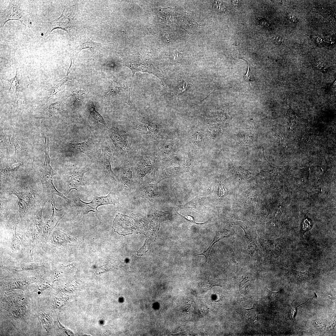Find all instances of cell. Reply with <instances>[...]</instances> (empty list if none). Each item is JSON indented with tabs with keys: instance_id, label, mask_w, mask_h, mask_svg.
I'll use <instances>...</instances> for the list:
<instances>
[{
	"instance_id": "1",
	"label": "cell",
	"mask_w": 336,
	"mask_h": 336,
	"mask_svg": "<svg viewBox=\"0 0 336 336\" xmlns=\"http://www.w3.org/2000/svg\"><path fill=\"white\" fill-rule=\"evenodd\" d=\"M9 192L17 198L19 215L23 217L35 203V194L31 185L26 182H20L17 183Z\"/></svg>"
},
{
	"instance_id": "2",
	"label": "cell",
	"mask_w": 336,
	"mask_h": 336,
	"mask_svg": "<svg viewBox=\"0 0 336 336\" xmlns=\"http://www.w3.org/2000/svg\"><path fill=\"white\" fill-rule=\"evenodd\" d=\"M118 203L117 196L113 193L110 192L105 196H94L91 201L86 203L82 201L79 197L75 201L78 214L84 215L92 212L97 213V208L102 205L113 204Z\"/></svg>"
},
{
	"instance_id": "3",
	"label": "cell",
	"mask_w": 336,
	"mask_h": 336,
	"mask_svg": "<svg viewBox=\"0 0 336 336\" xmlns=\"http://www.w3.org/2000/svg\"><path fill=\"white\" fill-rule=\"evenodd\" d=\"M124 64L131 70L132 78L135 73L138 71L152 74L161 80L163 78L164 76L160 71L155 67L150 61L140 55H133L128 57L125 60Z\"/></svg>"
},
{
	"instance_id": "4",
	"label": "cell",
	"mask_w": 336,
	"mask_h": 336,
	"mask_svg": "<svg viewBox=\"0 0 336 336\" xmlns=\"http://www.w3.org/2000/svg\"><path fill=\"white\" fill-rule=\"evenodd\" d=\"M89 170V168L86 167H75L67 171L63 181L67 194L72 190L78 191L79 187L84 185L83 176Z\"/></svg>"
},
{
	"instance_id": "5",
	"label": "cell",
	"mask_w": 336,
	"mask_h": 336,
	"mask_svg": "<svg viewBox=\"0 0 336 336\" xmlns=\"http://www.w3.org/2000/svg\"><path fill=\"white\" fill-rule=\"evenodd\" d=\"M101 47L100 44L92 40L86 34H82L80 36L78 43L76 44L71 55V63L69 68L71 70L73 69L77 55L82 50L87 49L93 53H95Z\"/></svg>"
},
{
	"instance_id": "6",
	"label": "cell",
	"mask_w": 336,
	"mask_h": 336,
	"mask_svg": "<svg viewBox=\"0 0 336 336\" xmlns=\"http://www.w3.org/2000/svg\"><path fill=\"white\" fill-rule=\"evenodd\" d=\"M20 297L16 296H10L3 301L5 309L16 318L24 316L27 311L26 303Z\"/></svg>"
},
{
	"instance_id": "7",
	"label": "cell",
	"mask_w": 336,
	"mask_h": 336,
	"mask_svg": "<svg viewBox=\"0 0 336 336\" xmlns=\"http://www.w3.org/2000/svg\"><path fill=\"white\" fill-rule=\"evenodd\" d=\"M49 202L52 206V213L51 217L44 223L42 236L45 238L52 233L58 222L65 214L63 209H59L56 208L55 200Z\"/></svg>"
},
{
	"instance_id": "8",
	"label": "cell",
	"mask_w": 336,
	"mask_h": 336,
	"mask_svg": "<svg viewBox=\"0 0 336 336\" xmlns=\"http://www.w3.org/2000/svg\"><path fill=\"white\" fill-rule=\"evenodd\" d=\"M16 70L15 77L5 80L10 82L15 90V102H17L19 93L25 91L31 83L27 73L22 72L18 69Z\"/></svg>"
},
{
	"instance_id": "9",
	"label": "cell",
	"mask_w": 336,
	"mask_h": 336,
	"mask_svg": "<svg viewBox=\"0 0 336 336\" xmlns=\"http://www.w3.org/2000/svg\"><path fill=\"white\" fill-rule=\"evenodd\" d=\"M44 205L36 210L31 218L29 225L31 236L34 243L42 236L44 223L42 216Z\"/></svg>"
},
{
	"instance_id": "10",
	"label": "cell",
	"mask_w": 336,
	"mask_h": 336,
	"mask_svg": "<svg viewBox=\"0 0 336 336\" xmlns=\"http://www.w3.org/2000/svg\"><path fill=\"white\" fill-rule=\"evenodd\" d=\"M72 15L65 7L60 16L53 21V29L60 28L64 30L71 36V30L73 28L74 21Z\"/></svg>"
},
{
	"instance_id": "11",
	"label": "cell",
	"mask_w": 336,
	"mask_h": 336,
	"mask_svg": "<svg viewBox=\"0 0 336 336\" xmlns=\"http://www.w3.org/2000/svg\"><path fill=\"white\" fill-rule=\"evenodd\" d=\"M3 285L7 290L13 289H21L25 290L27 286L30 283L37 281L35 277L24 278L3 279Z\"/></svg>"
},
{
	"instance_id": "12",
	"label": "cell",
	"mask_w": 336,
	"mask_h": 336,
	"mask_svg": "<svg viewBox=\"0 0 336 336\" xmlns=\"http://www.w3.org/2000/svg\"><path fill=\"white\" fill-rule=\"evenodd\" d=\"M112 155V151L111 148L109 147H105L100 164L105 174L109 176L116 180L117 177L112 170L110 162Z\"/></svg>"
},
{
	"instance_id": "13",
	"label": "cell",
	"mask_w": 336,
	"mask_h": 336,
	"mask_svg": "<svg viewBox=\"0 0 336 336\" xmlns=\"http://www.w3.org/2000/svg\"><path fill=\"white\" fill-rule=\"evenodd\" d=\"M93 140L91 138L86 141L79 143H69V146L73 150L82 152L91 159L92 157V151Z\"/></svg>"
},
{
	"instance_id": "14",
	"label": "cell",
	"mask_w": 336,
	"mask_h": 336,
	"mask_svg": "<svg viewBox=\"0 0 336 336\" xmlns=\"http://www.w3.org/2000/svg\"><path fill=\"white\" fill-rule=\"evenodd\" d=\"M235 233L234 231L226 230L225 231L221 232L217 231L216 234L212 242L210 244L208 248L203 253L196 255H203L205 256L206 258V261L204 264L210 261V254L211 249L213 245L217 242L218 241L221 239L224 238H227L232 236Z\"/></svg>"
},
{
	"instance_id": "15",
	"label": "cell",
	"mask_w": 336,
	"mask_h": 336,
	"mask_svg": "<svg viewBox=\"0 0 336 336\" xmlns=\"http://www.w3.org/2000/svg\"><path fill=\"white\" fill-rule=\"evenodd\" d=\"M45 265L44 263L35 262L26 263L14 266H4L3 267V268L8 271L19 272L37 269L40 267H45Z\"/></svg>"
},
{
	"instance_id": "16",
	"label": "cell",
	"mask_w": 336,
	"mask_h": 336,
	"mask_svg": "<svg viewBox=\"0 0 336 336\" xmlns=\"http://www.w3.org/2000/svg\"><path fill=\"white\" fill-rule=\"evenodd\" d=\"M110 138L116 148L119 151H124L127 146L126 141L113 129H110Z\"/></svg>"
},
{
	"instance_id": "17",
	"label": "cell",
	"mask_w": 336,
	"mask_h": 336,
	"mask_svg": "<svg viewBox=\"0 0 336 336\" xmlns=\"http://www.w3.org/2000/svg\"><path fill=\"white\" fill-rule=\"evenodd\" d=\"M36 287V290L42 292L49 287L53 285L54 280L52 275L48 273L42 276L39 280Z\"/></svg>"
},
{
	"instance_id": "18",
	"label": "cell",
	"mask_w": 336,
	"mask_h": 336,
	"mask_svg": "<svg viewBox=\"0 0 336 336\" xmlns=\"http://www.w3.org/2000/svg\"><path fill=\"white\" fill-rule=\"evenodd\" d=\"M72 239V237L59 230L53 232L51 238L53 243L58 245L67 243Z\"/></svg>"
},
{
	"instance_id": "19",
	"label": "cell",
	"mask_w": 336,
	"mask_h": 336,
	"mask_svg": "<svg viewBox=\"0 0 336 336\" xmlns=\"http://www.w3.org/2000/svg\"><path fill=\"white\" fill-rule=\"evenodd\" d=\"M69 80L71 79L68 78H63L58 83L52 87L49 90L48 99L58 96L60 95L64 88L65 83Z\"/></svg>"
},
{
	"instance_id": "20",
	"label": "cell",
	"mask_w": 336,
	"mask_h": 336,
	"mask_svg": "<svg viewBox=\"0 0 336 336\" xmlns=\"http://www.w3.org/2000/svg\"><path fill=\"white\" fill-rule=\"evenodd\" d=\"M40 324L47 333L50 329L52 324L51 318L49 314L44 312H40L36 315Z\"/></svg>"
},
{
	"instance_id": "21",
	"label": "cell",
	"mask_w": 336,
	"mask_h": 336,
	"mask_svg": "<svg viewBox=\"0 0 336 336\" xmlns=\"http://www.w3.org/2000/svg\"><path fill=\"white\" fill-rule=\"evenodd\" d=\"M137 130L144 134H153L158 130L157 126L153 124L139 123L137 125Z\"/></svg>"
},
{
	"instance_id": "22",
	"label": "cell",
	"mask_w": 336,
	"mask_h": 336,
	"mask_svg": "<svg viewBox=\"0 0 336 336\" xmlns=\"http://www.w3.org/2000/svg\"><path fill=\"white\" fill-rule=\"evenodd\" d=\"M152 167L151 161L146 158L141 160L138 166V170L141 175H144L149 173Z\"/></svg>"
},
{
	"instance_id": "23",
	"label": "cell",
	"mask_w": 336,
	"mask_h": 336,
	"mask_svg": "<svg viewBox=\"0 0 336 336\" xmlns=\"http://www.w3.org/2000/svg\"><path fill=\"white\" fill-rule=\"evenodd\" d=\"M88 109L92 117L100 124L105 125V121L100 114L96 111L93 102H90L88 105Z\"/></svg>"
},
{
	"instance_id": "24",
	"label": "cell",
	"mask_w": 336,
	"mask_h": 336,
	"mask_svg": "<svg viewBox=\"0 0 336 336\" xmlns=\"http://www.w3.org/2000/svg\"><path fill=\"white\" fill-rule=\"evenodd\" d=\"M119 175L121 180L125 182L131 179L132 171L128 169H123L121 170Z\"/></svg>"
},
{
	"instance_id": "25",
	"label": "cell",
	"mask_w": 336,
	"mask_h": 336,
	"mask_svg": "<svg viewBox=\"0 0 336 336\" xmlns=\"http://www.w3.org/2000/svg\"><path fill=\"white\" fill-rule=\"evenodd\" d=\"M239 58L241 59H243L245 61L248 65V68L246 74L244 75V78L245 80L248 82V83L250 86L251 84L252 83V82L253 81V75L252 74L250 70V64L248 62V61L245 59H244L243 58Z\"/></svg>"
},
{
	"instance_id": "26",
	"label": "cell",
	"mask_w": 336,
	"mask_h": 336,
	"mask_svg": "<svg viewBox=\"0 0 336 336\" xmlns=\"http://www.w3.org/2000/svg\"><path fill=\"white\" fill-rule=\"evenodd\" d=\"M270 39L275 44L278 45L283 44L284 43L283 38L278 35H272L270 37Z\"/></svg>"
},
{
	"instance_id": "27",
	"label": "cell",
	"mask_w": 336,
	"mask_h": 336,
	"mask_svg": "<svg viewBox=\"0 0 336 336\" xmlns=\"http://www.w3.org/2000/svg\"><path fill=\"white\" fill-rule=\"evenodd\" d=\"M214 8L217 11L223 12L225 11L226 7L225 4L222 2L219 1L215 2L213 5Z\"/></svg>"
},
{
	"instance_id": "28",
	"label": "cell",
	"mask_w": 336,
	"mask_h": 336,
	"mask_svg": "<svg viewBox=\"0 0 336 336\" xmlns=\"http://www.w3.org/2000/svg\"><path fill=\"white\" fill-rule=\"evenodd\" d=\"M60 107V104L59 103H55L51 104L49 108V111L51 114H55L59 110Z\"/></svg>"
},
{
	"instance_id": "29",
	"label": "cell",
	"mask_w": 336,
	"mask_h": 336,
	"mask_svg": "<svg viewBox=\"0 0 336 336\" xmlns=\"http://www.w3.org/2000/svg\"><path fill=\"white\" fill-rule=\"evenodd\" d=\"M85 92L84 90H81L76 92H73L68 98L69 96H73L75 98L78 100H81L83 95L85 94Z\"/></svg>"
},
{
	"instance_id": "30",
	"label": "cell",
	"mask_w": 336,
	"mask_h": 336,
	"mask_svg": "<svg viewBox=\"0 0 336 336\" xmlns=\"http://www.w3.org/2000/svg\"><path fill=\"white\" fill-rule=\"evenodd\" d=\"M257 20L259 24L264 28H268L270 26L269 22L265 18L262 17H259Z\"/></svg>"
},
{
	"instance_id": "31",
	"label": "cell",
	"mask_w": 336,
	"mask_h": 336,
	"mask_svg": "<svg viewBox=\"0 0 336 336\" xmlns=\"http://www.w3.org/2000/svg\"><path fill=\"white\" fill-rule=\"evenodd\" d=\"M312 226V222L310 220L306 219L304 221L302 226L303 230L305 231L309 230Z\"/></svg>"
},
{
	"instance_id": "32",
	"label": "cell",
	"mask_w": 336,
	"mask_h": 336,
	"mask_svg": "<svg viewBox=\"0 0 336 336\" xmlns=\"http://www.w3.org/2000/svg\"><path fill=\"white\" fill-rule=\"evenodd\" d=\"M178 213L179 215H180L182 217H183L184 219H185L186 220L188 221H189V222H193L194 223H195L196 224H204V223H206V222H205V223H197L195 221L194 219V217L193 216H191V215H184L183 216V215H181L179 213Z\"/></svg>"
},
{
	"instance_id": "33",
	"label": "cell",
	"mask_w": 336,
	"mask_h": 336,
	"mask_svg": "<svg viewBox=\"0 0 336 336\" xmlns=\"http://www.w3.org/2000/svg\"><path fill=\"white\" fill-rule=\"evenodd\" d=\"M288 17L290 20L293 23H297L298 20L297 17L293 14L289 13L288 14Z\"/></svg>"
},
{
	"instance_id": "34",
	"label": "cell",
	"mask_w": 336,
	"mask_h": 336,
	"mask_svg": "<svg viewBox=\"0 0 336 336\" xmlns=\"http://www.w3.org/2000/svg\"><path fill=\"white\" fill-rule=\"evenodd\" d=\"M267 292L268 293V297L271 299H273L276 296L278 293L280 292L279 291L277 292H273L271 291L267 287L266 288Z\"/></svg>"
},
{
	"instance_id": "35",
	"label": "cell",
	"mask_w": 336,
	"mask_h": 336,
	"mask_svg": "<svg viewBox=\"0 0 336 336\" xmlns=\"http://www.w3.org/2000/svg\"><path fill=\"white\" fill-rule=\"evenodd\" d=\"M209 284L211 287L219 286H221V284L220 280L217 279H212L209 281Z\"/></svg>"
},
{
	"instance_id": "36",
	"label": "cell",
	"mask_w": 336,
	"mask_h": 336,
	"mask_svg": "<svg viewBox=\"0 0 336 336\" xmlns=\"http://www.w3.org/2000/svg\"><path fill=\"white\" fill-rule=\"evenodd\" d=\"M232 3L234 7L236 8L239 7L240 4V2L238 1H233Z\"/></svg>"
}]
</instances>
